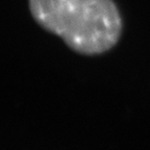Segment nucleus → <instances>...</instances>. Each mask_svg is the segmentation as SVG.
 <instances>
[{
	"instance_id": "obj_1",
	"label": "nucleus",
	"mask_w": 150,
	"mask_h": 150,
	"mask_svg": "<svg viewBox=\"0 0 150 150\" xmlns=\"http://www.w3.org/2000/svg\"><path fill=\"white\" fill-rule=\"evenodd\" d=\"M28 8L40 27L84 55L110 50L122 33V19L112 0H28Z\"/></svg>"
}]
</instances>
